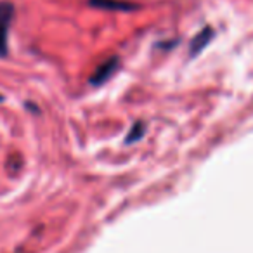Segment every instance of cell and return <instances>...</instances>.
<instances>
[{"label": "cell", "instance_id": "obj_6", "mask_svg": "<svg viewBox=\"0 0 253 253\" xmlns=\"http://www.w3.org/2000/svg\"><path fill=\"white\" fill-rule=\"evenodd\" d=\"M0 101H2V95H0Z\"/></svg>", "mask_w": 253, "mask_h": 253}, {"label": "cell", "instance_id": "obj_4", "mask_svg": "<svg viewBox=\"0 0 253 253\" xmlns=\"http://www.w3.org/2000/svg\"><path fill=\"white\" fill-rule=\"evenodd\" d=\"M211 37H213V30L211 28H203L200 33H198L196 37L193 39V42H191V56H196V54H200L201 50L205 49V47L208 45V42L211 40Z\"/></svg>", "mask_w": 253, "mask_h": 253}, {"label": "cell", "instance_id": "obj_5", "mask_svg": "<svg viewBox=\"0 0 253 253\" xmlns=\"http://www.w3.org/2000/svg\"><path fill=\"white\" fill-rule=\"evenodd\" d=\"M142 135H144V126H142V123H135L134 128L128 134V137H126V144H132V142L139 141Z\"/></svg>", "mask_w": 253, "mask_h": 253}, {"label": "cell", "instance_id": "obj_1", "mask_svg": "<svg viewBox=\"0 0 253 253\" xmlns=\"http://www.w3.org/2000/svg\"><path fill=\"white\" fill-rule=\"evenodd\" d=\"M12 18H14V5L7 0H2L0 2V57L7 56V39Z\"/></svg>", "mask_w": 253, "mask_h": 253}, {"label": "cell", "instance_id": "obj_3", "mask_svg": "<svg viewBox=\"0 0 253 253\" xmlns=\"http://www.w3.org/2000/svg\"><path fill=\"white\" fill-rule=\"evenodd\" d=\"M90 5L101 9H109V11H132V9H137L135 4L123 2V0H90Z\"/></svg>", "mask_w": 253, "mask_h": 253}, {"label": "cell", "instance_id": "obj_2", "mask_svg": "<svg viewBox=\"0 0 253 253\" xmlns=\"http://www.w3.org/2000/svg\"><path fill=\"white\" fill-rule=\"evenodd\" d=\"M118 64H120L118 57H111V59L104 61V63L95 70V73L92 75L90 84L92 85H101V84H104V82H108L109 78L113 77V73L118 70Z\"/></svg>", "mask_w": 253, "mask_h": 253}]
</instances>
